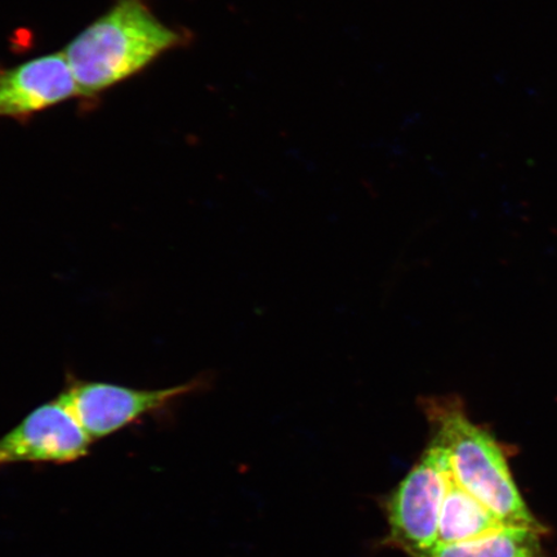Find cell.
<instances>
[{"label":"cell","instance_id":"8992f818","mask_svg":"<svg viewBox=\"0 0 557 557\" xmlns=\"http://www.w3.org/2000/svg\"><path fill=\"white\" fill-rule=\"evenodd\" d=\"M81 97L64 51L38 55L0 70V117L25 122Z\"/></svg>","mask_w":557,"mask_h":557},{"label":"cell","instance_id":"277c9868","mask_svg":"<svg viewBox=\"0 0 557 557\" xmlns=\"http://www.w3.org/2000/svg\"><path fill=\"white\" fill-rule=\"evenodd\" d=\"M430 444L387 503L389 539L413 557H423L437 545L448 487L447 453L435 442Z\"/></svg>","mask_w":557,"mask_h":557},{"label":"cell","instance_id":"ba28073f","mask_svg":"<svg viewBox=\"0 0 557 557\" xmlns=\"http://www.w3.org/2000/svg\"><path fill=\"white\" fill-rule=\"evenodd\" d=\"M541 532L521 527H506L483 537L437 545L423 557H545Z\"/></svg>","mask_w":557,"mask_h":557},{"label":"cell","instance_id":"52a82bcc","mask_svg":"<svg viewBox=\"0 0 557 557\" xmlns=\"http://www.w3.org/2000/svg\"><path fill=\"white\" fill-rule=\"evenodd\" d=\"M506 527L510 525L456 482L448 465V487L438 521L437 545L476 540Z\"/></svg>","mask_w":557,"mask_h":557},{"label":"cell","instance_id":"6da1fadb","mask_svg":"<svg viewBox=\"0 0 557 557\" xmlns=\"http://www.w3.org/2000/svg\"><path fill=\"white\" fill-rule=\"evenodd\" d=\"M191 40L158 18L145 0H115L65 47L81 97H94L128 81L166 52Z\"/></svg>","mask_w":557,"mask_h":557},{"label":"cell","instance_id":"3957f363","mask_svg":"<svg viewBox=\"0 0 557 557\" xmlns=\"http://www.w3.org/2000/svg\"><path fill=\"white\" fill-rule=\"evenodd\" d=\"M206 382L195 379L177 386L143 389L69 375L65 388L58 398L89 437L97 441L117 433L146 416L162 412L174 401L198 392Z\"/></svg>","mask_w":557,"mask_h":557},{"label":"cell","instance_id":"5b68a950","mask_svg":"<svg viewBox=\"0 0 557 557\" xmlns=\"http://www.w3.org/2000/svg\"><path fill=\"white\" fill-rule=\"evenodd\" d=\"M92 438L58 398L41 404L0 437V469L16 463H70L87 456Z\"/></svg>","mask_w":557,"mask_h":557},{"label":"cell","instance_id":"7a4b0ae2","mask_svg":"<svg viewBox=\"0 0 557 557\" xmlns=\"http://www.w3.org/2000/svg\"><path fill=\"white\" fill-rule=\"evenodd\" d=\"M420 406L433 430V442L447 453L456 482L505 524L546 533L522 499L503 449L470 420L463 403L453 395L423 396Z\"/></svg>","mask_w":557,"mask_h":557}]
</instances>
